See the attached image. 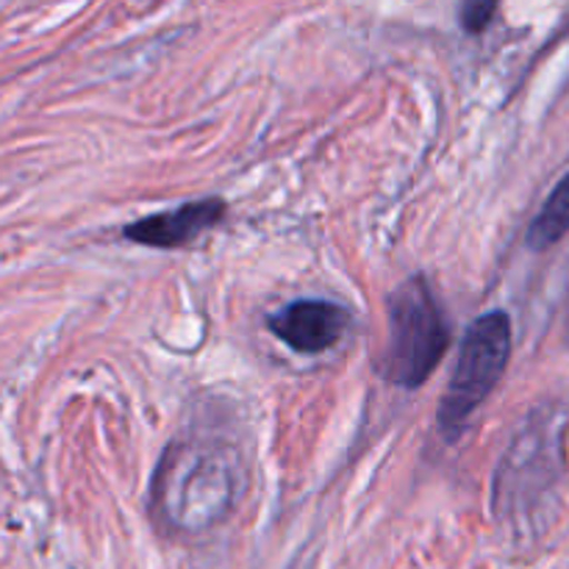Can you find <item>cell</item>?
Segmentation results:
<instances>
[{"instance_id":"obj_3","label":"cell","mask_w":569,"mask_h":569,"mask_svg":"<svg viewBox=\"0 0 569 569\" xmlns=\"http://www.w3.org/2000/svg\"><path fill=\"white\" fill-rule=\"evenodd\" d=\"M511 359V320L506 311L478 317L465 333L459 361L450 376L448 392L439 406V428L456 439L467 428L472 411L492 395Z\"/></svg>"},{"instance_id":"obj_6","label":"cell","mask_w":569,"mask_h":569,"mask_svg":"<svg viewBox=\"0 0 569 569\" xmlns=\"http://www.w3.org/2000/svg\"><path fill=\"white\" fill-rule=\"evenodd\" d=\"M567 231H569V176H565L559 183H556L550 198L545 200L542 211H539L537 220H533L531 228H528L526 233L528 248L531 250L553 248Z\"/></svg>"},{"instance_id":"obj_7","label":"cell","mask_w":569,"mask_h":569,"mask_svg":"<svg viewBox=\"0 0 569 569\" xmlns=\"http://www.w3.org/2000/svg\"><path fill=\"white\" fill-rule=\"evenodd\" d=\"M498 11V0H461L459 20L467 33H481L492 22Z\"/></svg>"},{"instance_id":"obj_1","label":"cell","mask_w":569,"mask_h":569,"mask_svg":"<svg viewBox=\"0 0 569 569\" xmlns=\"http://www.w3.org/2000/svg\"><path fill=\"white\" fill-rule=\"evenodd\" d=\"M156 509L181 531H203L231 511L239 467L217 445H172L153 481Z\"/></svg>"},{"instance_id":"obj_5","label":"cell","mask_w":569,"mask_h":569,"mask_svg":"<svg viewBox=\"0 0 569 569\" xmlns=\"http://www.w3.org/2000/svg\"><path fill=\"white\" fill-rule=\"evenodd\" d=\"M222 217H226V203L220 198L192 200V203H183L178 209L142 217L133 226H128L122 237L137 244H144V248H183L192 239H198L200 233L214 228L217 222H222Z\"/></svg>"},{"instance_id":"obj_4","label":"cell","mask_w":569,"mask_h":569,"mask_svg":"<svg viewBox=\"0 0 569 569\" xmlns=\"http://www.w3.org/2000/svg\"><path fill=\"white\" fill-rule=\"evenodd\" d=\"M270 331L298 353H322L345 337L350 311L331 300H295L267 317Z\"/></svg>"},{"instance_id":"obj_8","label":"cell","mask_w":569,"mask_h":569,"mask_svg":"<svg viewBox=\"0 0 569 569\" xmlns=\"http://www.w3.org/2000/svg\"><path fill=\"white\" fill-rule=\"evenodd\" d=\"M565 333L569 339V298H567V306H565Z\"/></svg>"},{"instance_id":"obj_2","label":"cell","mask_w":569,"mask_h":569,"mask_svg":"<svg viewBox=\"0 0 569 569\" xmlns=\"http://www.w3.org/2000/svg\"><path fill=\"white\" fill-rule=\"evenodd\" d=\"M448 320L426 278L400 283L387 300V350L381 359L387 381L403 389L422 387L448 353Z\"/></svg>"}]
</instances>
